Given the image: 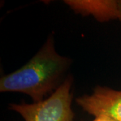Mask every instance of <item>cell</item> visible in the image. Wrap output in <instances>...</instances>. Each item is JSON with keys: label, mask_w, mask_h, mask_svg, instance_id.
<instances>
[{"label": "cell", "mask_w": 121, "mask_h": 121, "mask_svg": "<svg viewBox=\"0 0 121 121\" xmlns=\"http://www.w3.org/2000/svg\"><path fill=\"white\" fill-rule=\"evenodd\" d=\"M71 61L56 52L50 36L37 53L24 66L1 78V92H20L34 102L45 99L60 86Z\"/></svg>", "instance_id": "1"}, {"label": "cell", "mask_w": 121, "mask_h": 121, "mask_svg": "<svg viewBox=\"0 0 121 121\" xmlns=\"http://www.w3.org/2000/svg\"><path fill=\"white\" fill-rule=\"evenodd\" d=\"M82 109L95 117L105 116L115 121H121V90L98 86L90 95L76 99Z\"/></svg>", "instance_id": "3"}, {"label": "cell", "mask_w": 121, "mask_h": 121, "mask_svg": "<svg viewBox=\"0 0 121 121\" xmlns=\"http://www.w3.org/2000/svg\"><path fill=\"white\" fill-rule=\"evenodd\" d=\"M75 12L91 16L99 22L118 20V1L116 0H66Z\"/></svg>", "instance_id": "4"}, {"label": "cell", "mask_w": 121, "mask_h": 121, "mask_svg": "<svg viewBox=\"0 0 121 121\" xmlns=\"http://www.w3.org/2000/svg\"><path fill=\"white\" fill-rule=\"evenodd\" d=\"M72 84L73 79L69 77L43 100L32 104H10L9 108L20 114L25 121H73Z\"/></svg>", "instance_id": "2"}, {"label": "cell", "mask_w": 121, "mask_h": 121, "mask_svg": "<svg viewBox=\"0 0 121 121\" xmlns=\"http://www.w3.org/2000/svg\"><path fill=\"white\" fill-rule=\"evenodd\" d=\"M118 20L121 22V0H118Z\"/></svg>", "instance_id": "6"}, {"label": "cell", "mask_w": 121, "mask_h": 121, "mask_svg": "<svg viewBox=\"0 0 121 121\" xmlns=\"http://www.w3.org/2000/svg\"><path fill=\"white\" fill-rule=\"evenodd\" d=\"M93 121H115L112 118L105 116H99V117H95V119Z\"/></svg>", "instance_id": "5"}]
</instances>
